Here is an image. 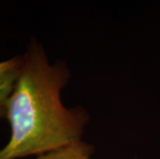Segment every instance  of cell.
I'll use <instances>...</instances> for the list:
<instances>
[{
  "label": "cell",
  "instance_id": "1",
  "mask_svg": "<svg viewBox=\"0 0 160 159\" xmlns=\"http://www.w3.org/2000/svg\"><path fill=\"white\" fill-rule=\"evenodd\" d=\"M69 80L66 63L51 64L43 47L32 38L8 103L11 135L0 159L37 157L82 141L90 117L81 107H64L61 91Z\"/></svg>",
  "mask_w": 160,
  "mask_h": 159
},
{
  "label": "cell",
  "instance_id": "2",
  "mask_svg": "<svg viewBox=\"0 0 160 159\" xmlns=\"http://www.w3.org/2000/svg\"><path fill=\"white\" fill-rule=\"evenodd\" d=\"M23 65V55L0 62V119L6 120L8 103Z\"/></svg>",
  "mask_w": 160,
  "mask_h": 159
},
{
  "label": "cell",
  "instance_id": "3",
  "mask_svg": "<svg viewBox=\"0 0 160 159\" xmlns=\"http://www.w3.org/2000/svg\"><path fill=\"white\" fill-rule=\"evenodd\" d=\"M93 152L94 147L92 145L80 141L39 155L35 159H91Z\"/></svg>",
  "mask_w": 160,
  "mask_h": 159
}]
</instances>
